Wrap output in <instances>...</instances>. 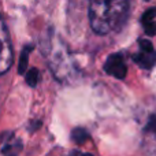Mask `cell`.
Returning a JSON list of instances; mask_svg holds the SVG:
<instances>
[{"label": "cell", "mask_w": 156, "mask_h": 156, "mask_svg": "<svg viewBox=\"0 0 156 156\" xmlns=\"http://www.w3.org/2000/svg\"><path fill=\"white\" fill-rule=\"evenodd\" d=\"M138 44H140V47H141V51L148 52V54H152V52H155L154 51V45H152L151 41L141 38V40H138Z\"/></svg>", "instance_id": "10"}, {"label": "cell", "mask_w": 156, "mask_h": 156, "mask_svg": "<svg viewBox=\"0 0 156 156\" xmlns=\"http://www.w3.org/2000/svg\"><path fill=\"white\" fill-rule=\"evenodd\" d=\"M41 125H43V123H41V121H36V122H33V125H32V127H30V129H32V132H36V130H37Z\"/></svg>", "instance_id": "13"}, {"label": "cell", "mask_w": 156, "mask_h": 156, "mask_svg": "<svg viewBox=\"0 0 156 156\" xmlns=\"http://www.w3.org/2000/svg\"><path fill=\"white\" fill-rule=\"evenodd\" d=\"M71 138H73L77 144H83L89 138V134L82 127H76V129L71 132Z\"/></svg>", "instance_id": "8"}, {"label": "cell", "mask_w": 156, "mask_h": 156, "mask_svg": "<svg viewBox=\"0 0 156 156\" xmlns=\"http://www.w3.org/2000/svg\"><path fill=\"white\" fill-rule=\"evenodd\" d=\"M22 151V143L19 140L14 143H7L2 149V154L4 156H18L19 152Z\"/></svg>", "instance_id": "6"}, {"label": "cell", "mask_w": 156, "mask_h": 156, "mask_svg": "<svg viewBox=\"0 0 156 156\" xmlns=\"http://www.w3.org/2000/svg\"><path fill=\"white\" fill-rule=\"evenodd\" d=\"M80 156H93L92 154H80Z\"/></svg>", "instance_id": "14"}, {"label": "cell", "mask_w": 156, "mask_h": 156, "mask_svg": "<svg viewBox=\"0 0 156 156\" xmlns=\"http://www.w3.org/2000/svg\"><path fill=\"white\" fill-rule=\"evenodd\" d=\"M144 147L148 151V154L156 156V112L148 115L147 122L143 129Z\"/></svg>", "instance_id": "3"}, {"label": "cell", "mask_w": 156, "mask_h": 156, "mask_svg": "<svg viewBox=\"0 0 156 156\" xmlns=\"http://www.w3.org/2000/svg\"><path fill=\"white\" fill-rule=\"evenodd\" d=\"M129 0H90L89 19L97 34H107L118 29L127 11Z\"/></svg>", "instance_id": "1"}, {"label": "cell", "mask_w": 156, "mask_h": 156, "mask_svg": "<svg viewBox=\"0 0 156 156\" xmlns=\"http://www.w3.org/2000/svg\"><path fill=\"white\" fill-rule=\"evenodd\" d=\"M133 59H134V62L137 63V65H140L141 67L151 69L152 66H154L155 60H156V54H155V52H152V54H148V52L141 51L140 54L134 55V56H133Z\"/></svg>", "instance_id": "5"}, {"label": "cell", "mask_w": 156, "mask_h": 156, "mask_svg": "<svg viewBox=\"0 0 156 156\" xmlns=\"http://www.w3.org/2000/svg\"><path fill=\"white\" fill-rule=\"evenodd\" d=\"M156 16V8H149L148 11H145V14L143 15V25L148 23V22H154V18Z\"/></svg>", "instance_id": "11"}, {"label": "cell", "mask_w": 156, "mask_h": 156, "mask_svg": "<svg viewBox=\"0 0 156 156\" xmlns=\"http://www.w3.org/2000/svg\"><path fill=\"white\" fill-rule=\"evenodd\" d=\"M104 70L107 74L110 76L115 77V78H125L127 73V67L125 65V60H123V56L121 54H112L107 58L105 60V65H104Z\"/></svg>", "instance_id": "4"}, {"label": "cell", "mask_w": 156, "mask_h": 156, "mask_svg": "<svg viewBox=\"0 0 156 156\" xmlns=\"http://www.w3.org/2000/svg\"><path fill=\"white\" fill-rule=\"evenodd\" d=\"M144 29L145 33L148 36H155L156 34V22H148V23H144Z\"/></svg>", "instance_id": "12"}, {"label": "cell", "mask_w": 156, "mask_h": 156, "mask_svg": "<svg viewBox=\"0 0 156 156\" xmlns=\"http://www.w3.org/2000/svg\"><path fill=\"white\" fill-rule=\"evenodd\" d=\"M12 65V49H11L8 33L0 18V74L5 73Z\"/></svg>", "instance_id": "2"}, {"label": "cell", "mask_w": 156, "mask_h": 156, "mask_svg": "<svg viewBox=\"0 0 156 156\" xmlns=\"http://www.w3.org/2000/svg\"><path fill=\"white\" fill-rule=\"evenodd\" d=\"M145 2H148V0H145Z\"/></svg>", "instance_id": "15"}, {"label": "cell", "mask_w": 156, "mask_h": 156, "mask_svg": "<svg viewBox=\"0 0 156 156\" xmlns=\"http://www.w3.org/2000/svg\"><path fill=\"white\" fill-rule=\"evenodd\" d=\"M25 80H26V83L32 88H34L38 82V70L37 69H30L26 74H25Z\"/></svg>", "instance_id": "9"}, {"label": "cell", "mask_w": 156, "mask_h": 156, "mask_svg": "<svg viewBox=\"0 0 156 156\" xmlns=\"http://www.w3.org/2000/svg\"><path fill=\"white\" fill-rule=\"evenodd\" d=\"M33 49V45H27L23 48L21 56H19V65H18V73L19 76H23L27 69V59H29V52Z\"/></svg>", "instance_id": "7"}]
</instances>
